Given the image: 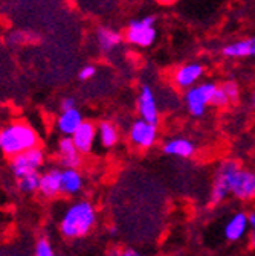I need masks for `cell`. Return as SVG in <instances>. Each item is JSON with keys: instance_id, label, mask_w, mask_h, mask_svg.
I'll return each mask as SVG.
<instances>
[{"instance_id": "5b68a950", "label": "cell", "mask_w": 255, "mask_h": 256, "mask_svg": "<svg viewBox=\"0 0 255 256\" xmlns=\"http://www.w3.org/2000/svg\"><path fill=\"white\" fill-rule=\"evenodd\" d=\"M127 139L135 150L148 151L154 148L159 140V126L139 118L132 120L127 128Z\"/></svg>"}, {"instance_id": "8992f818", "label": "cell", "mask_w": 255, "mask_h": 256, "mask_svg": "<svg viewBox=\"0 0 255 256\" xmlns=\"http://www.w3.org/2000/svg\"><path fill=\"white\" fill-rule=\"evenodd\" d=\"M43 162H45V152L37 146V148L28 150L22 154L14 156L10 162V170H11L13 176L17 180H20L25 176L39 172Z\"/></svg>"}, {"instance_id": "7402d4cb", "label": "cell", "mask_w": 255, "mask_h": 256, "mask_svg": "<svg viewBox=\"0 0 255 256\" xmlns=\"http://www.w3.org/2000/svg\"><path fill=\"white\" fill-rule=\"evenodd\" d=\"M231 104V100L228 98V94L225 93V90L221 88V86H217V90L212 96V101L211 106L215 108H225Z\"/></svg>"}, {"instance_id": "7a4b0ae2", "label": "cell", "mask_w": 255, "mask_h": 256, "mask_svg": "<svg viewBox=\"0 0 255 256\" xmlns=\"http://www.w3.org/2000/svg\"><path fill=\"white\" fill-rule=\"evenodd\" d=\"M39 136L31 125L25 122H14L0 128V150L11 158L28 150L37 148Z\"/></svg>"}, {"instance_id": "1f68e13d", "label": "cell", "mask_w": 255, "mask_h": 256, "mask_svg": "<svg viewBox=\"0 0 255 256\" xmlns=\"http://www.w3.org/2000/svg\"><path fill=\"white\" fill-rule=\"evenodd\" d=\"M115 234H116V229H115V228H112V229H110V235H115Z\"/></svg>"}, {"instance_id": "4fadbf2b", "label": "cell", "mask_w": 255, "mask_h": 256, "mask_svg": "<svg viewBox=\"0 0 255 256\" xmlns=\"http://www.w3.org/2000/svg\"><path fill=\"white\" fill-rule=\"evenodd\" d=\"M249 232V218L246 212H235L234 215L229 216V220L225 224L223 229V235L231 242H237L243 240Z\"/></svg>"}, {"instance_id": "4dcf8cb0", "label": "cell", "mask_w": 255, "mask_h": 256, "mask_svg": "<svg viewBox=\"0 0 255 256\" xmlns=\"http://www.w3.org/2000/svg\"><path fill=\"white\" fill-rule=\"evenodd\" d=\"M250 244L255 247V234H250Z\"/></svg>"}, {"instance_id": "f546056e", "label": "cell", "mask_w": 255, "mask_h": 256, "mask_svg": "<svg viewBox=\"0 0 255 256\" xmlns=\"http://www.w3.org/2000/svg\"><path fill=\"white\" fill-rule=\"evenodd\" d=\"M249 102H250V108L255 112V87L252 88L250 92V98H249Z\"/></svg>"}, {"instance_id": "ba28073f", "label": "cell", "mask_w": 255, "mask_h": 256, "mask_svg": "<svg viewBox=\"0 0 255 256\" xmlns=\"http://www.w3.org/2000/svg\"><path fill=\"white\" fill-rule=\"evenodd\" d=\"M154 22H156V18L153 16L132 22L129 29H127V34H125L129 43L141 46V48L151 46L156 40V29L153 28Z\"/></svg>"}, {"instance_id": "9c48e42d", "label": "cell", "mask_w": 255, "mask_h": 256, "mask_svg": "<svg viewBox=\"0 0 255 256\" xmlns=\"http://www.w3.org/2000/svg\"><path fill=\"white\" fill-rule=\"evenodd\" d=\"M138 113L139 118L150 122V124H159L161 113H159V106L156 101V94L150 86H142L141 92L138 94Z\"/></svg>"}, {"instance_id": "ac0fdd59", "label": "cell", "mask_w": 255, "mask_h": 256, "mask_svg": "<svg viewBox=\"0 0 255 256\" xmlns=\"http://www.w3.org/2000/svg\"><path fill=\"white\" fill-rule=\"evenodd\" d=\"M98 139L103 145V148H115L121 139L119 128L112 120H101L98 124Z\"/></svg>"}, {"instance_id": "603a6c76", "label": "cell", "mask_w": 255, "mask_h": 256, "mask_svg": "<svg viewBox=\"0 0 255 256\" xmlns=\"http://www.w3.org/2000/svg\"><path fill=\"white\" fill-rule=\"evenodd\" d=\"M36 256H57L51 241L48 238H40L36 244Z\"/></svg>"}, {"instance_id": "44dd1931", "label": "cell", "mask_w": 255, "mask_h": 256, "mask_svg": "<svg viewBox=\"0 0 255 256\" xmlns=\"http://www.w3.org/2000/svg\"><path fill=\"white\" fill-rule=\"evenodd\" d=\"M40 178H42V174L40 172H34V174L25 176V177H22L17 182V188L22 192L31 194V192H36V190L40 189Z\"/></svg>"}, {"instance_id": "5bb4252c", "label": "cell", "mask_w": 255, "mask_h": 256, "mask_svg": "<svg viewBox=\"0 0 255 256\" xmlns=\"http://www.w3.org/2000/svg\"><path fill=\"white\" fill-rule=\"evenodd\" d=\"M162 151L168 157L191 158L196 154L197 146L193 140L188 139V138H171V139L164 142Z\"/></svg>"}, {"instance_id": "8fae6325", "label": "cell", "mask_w": 255, "mask_h": 256, "mask_svg": "<svg viewBox=\"0 0 255 256\" xmlns=\"http://www.w3.org/2000/svg\"><path fill=\"white\" fill-rule=\"evenodd\" d=\"M58 158L63 170H78L81 166V152L77 150L72 138H61L58 140Z\"/></svg>"}, {"instance_id": "cb8c5ba5", "label": "cell", "mask_w": 255, "mask_h": 256, "mask_svg": "<svg viewBox=\"0 0 255 256\" xmlns=\"http://www.w3.org/2000/svg\"><path fill=\"white\" fill-rule=\"evenodd\" d=\"M221 88L225 90V93L228 94V98L231 100V102H235L238 100V96H240V88L234 82V81H226V82H223L221 84Z\"/></svg>"}, {"instance_id": "e0dca14e", "label": "cell", "mask_w": 255, "mask_h": 256, "mask_svg": "<svg viewBox=\"0 0 255 256\" xmlns=\"http://www.w3.org/2000/svg\"><path fill=\"white\" fill-rule=\"evenodd\" d=\"M84 178L78 170H61V194L74 197L83 190Z\"/></svg>"}, {"instance_id": "9a60e30c", "label": "cell", "mask_w": 255, "mask_h": 256, "mask_svg": "<svg viewBox=\"0 0 255 256\" xmlns=\"http://www.w3.org/2000/svg\"><path fill=\"white\" fill-rule=\"evenodd\" d=\"M84 122L83 114L78 108L68 110V112H61L60 116L57 118V130L63 138H72L75 132L80 128V125Z\"/></svg>"}, {"instance_id": "484cf974", "label": "cell", "mask_w": 255, "mask_h": 256, "mask_svg": "<svg viewBox=\"0 0 255 256\" xmlns=\"http://www.w3.org/2000/svg\"><path fill=\"white\" fill-rule=\"evenodd\" d=\"M77 108V101L74 98H65L61 101V112H68Z\"/></svg>"}, {"instance_id": "3957f363", "label": "cell", "mask_w": 255, "mask_h": 256, "mask_svg": "<svg viewBox=\"0 0 255 256\" xmlns=\"http://www.w3.org/2000/svg\"><path fill=\"white\" fill-rule=\"evenodd\" d=\"M241 165L235 158H223L215 168L212 184L209 190V204L217 206L221 204L229 196H231V182L235 174V171Z\"/></svg>"}, {"instance_id": "d6a6232c", "label": "cell", "mask_w": 255, "mask_h": 256, "mask_svg": "<svg viewBox=\"0 0 255 256\" xmlns=\"http://www.w3.org/2000/svg\"><path fill=\"white\" fill-rule=\"evenodd\" d=\"M161 2H171V0H161Z\"/></svg>"}, {"instance_id": "6da1fadb", "label": "cell", "mask_w": 255, "mask_h": 256, "mask_svg": "<svg viewBox=\"0 0 255 256\" xmlns=\"http://www.w3.org/2000/svg\"><path fill=\"white\" fill-rule=\"evenodd\" d=\"M98 222L95 206L87 200L74 202L60 220V234L68 240H78L89 235Z\"/></svg>"}, {"instance_id": "7c38bea8", "label": "cell", "mask_w": 255, "mask_h": 256, "mask_svg": "<svg viewBox=\"0 0 255 256\" xmlns=\"http://www.w3.org/2000/svg\"><path fill=\"white\" fill-rule=\"evenodd\" d=\"M97 138H98V125L93 124L92 120H84L75 132V134L72 136V140L81 154H87L93 150Z\"/></svg>"}, {"instance_id": "2e32d148", "label": "cell", "mask_w": 255, "mask_h": 256, "mask_svg": "<svg viewBox=\"0 0 255 256\" xmlns=\"http://www.w3.org/2000/svg\"><path fill=\"white\" fill-rule=\"evenodd\" d=\"M40 194L46 198H54L61 194V171L51 168L42 174L40 178Z\"/></svg>"}, {"instance_id": "4316f807", "label": "cell", "mask_w": 255, "mask_h": 256, "mask_svg": "<svg viewBox=\"0 0 255 256\" xmlns=\"http://www.w3.org/2000/svg\"><path fill=\"white\" fill-rule=\"evenodd\" d=\"M107 256H125V248H121V247H112V248L107 252Z\"/></svg>"}, {"instance_id": "d4e9b609", "label": "cell", "mask_w": 255, "mask_h": 256, "mask_svg": "<svg viewBox=\"0 0 255 256\" xmlns=\"http://www.w3.org/2000/svg\"><path fill=\"white\" fill-rule=\"evenodd\" d=\"M95 74H97V69H95L93 66H86L80 70V80L83 81H87L90 80L92 76H95Z\"/></svg>"}, {"instance_id": "30bf717a", "label": "cell", "mask_w": 255, "mask_h": 256, "mask_svg": "<svg viewBox=\"0 0 255 256\" xmlns=\"http://www.w3.org/2000/svg\"><path fill=\"white\" fill-rule=\"evenodd\" d=\"M203 72H205V69H203L202 64H199V62L183 64V66L176 69V72L173 75L174 86L186 92L188 88H191V87H194V86L199 84Z\"/></svg>"}, {"instance_id": "d6986e66", "label": "cell", "mask_w": 255, "mask_h": 256, "mask_svg": "<svg viewBox=\"0 0 255 256\" xmlns=\"http://www.w3.org/2000/svg\"><path fill=\"white\" fill-rule=\"evenodd\" d=\"M221 54L229 58H241V56H255V38L235 42L223 48Z\"/></svg>"}, {"instance_id": "83f0119b", "label": "cell", "mask_w": 255, "mask_h": 256, "mask_svg": "<svg viewBox=\"0 0 255 256\" xmlns=\"http://www.w3.org/2000/svg\"><path fill=\"white\" fill-rule=\"evenodd\" d=\"M247 218H249V232L255 234V212H249Z\"/></svg>"}, {"instance_id": "277c9868", "label": "cell", "mask_w": 255, "mask_h": 256, "mask_svg": "<svg viewBox=\"0 0 255 256\" xmlns=\"http://www.w3.org/2000/svg\"><path fill=\"white\" fill-rule=\"evenodd\" d=\"M215 90H217L215 82H200L194 87L188 88L183 94V104L188 113L193 118L205 116L208 107L211 106Z\"/></svg>"}, {"instance_id": "52a82bcc", "label": "cell", "mask_w": 255, "mask_h": 256, "mask_svg": "<svg viewBox=\"0 0 255 256\" xmlns=\"http://www.w3.org/2000/svg\"><path fill=\"white\" fill-rule=\"evenodd\" d=\"M231 197L238 202L255 200V171L240 166L231 182Z\"/></svg>"}, {"instance_id": "f1b7e54d", "label": "cell", "mask_w": 255, "mask_h": 256, "mask_svg": "<svg viewBox=\"0 0 255 256\" xmlns=\"http://www.w3.org/2000/svg\"><path fill=\"white\" fill-rule=\"evenodd\" d=\"M125 256H147L142 252H138L135 248H125Z\"/></svg>"}, {"instance_id": "ffe728a7", "label": "cell", "mask_w": 255, "mask_h": 256, "mask_svg": "<svg viewBox=\"0 0 255 256\" xmlns=\"http://www.w3.org/2000/svg\"><path fill=\"white\" fill-rule=\"evenodd\" d=\"M98 43L104 52H110L121 43V34L113 29H109V28H100L98 29Z\"/></svg>"}]
</instances>
